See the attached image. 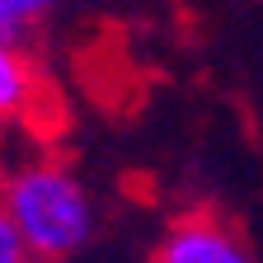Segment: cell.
Segmentation results:
<instances>
[{"mask_svg": "<svg viewBox=\"0 0 263 263\" xmlns=\"http://www.w3.org/2000/svg\"><path fill=\"white\" fill-rule=\"evenodd\" d=\"M0 207L38 263H71L99 235V202L89 183L52 155L10 164L0 174Z\"/></svg>", "mask_w": 263, "mask_h": 263, "instance_id": "cell-1", "label": "cell"}, {"mask_svg": "<svg viewBox=\"0 0 263 263\" xmlns=\"http://www.w3.org/2000/svg\"><path fill=\"white\" fill-rule=\"evenodd\" d=\"M151 263H258V258L230 226L212 216H188L164 230Z\"/></svg>", "mask_w": 263, "mask_h": 263, "instance_id": "cell-2", "label": "cell"}, {"mask_svg": "<svg viewBox=\"0 0 263 263\" xmlns=\"http://www.w3.org/2000/svg\"><path fill=\"white\" fill-rule=\"evenodd\" d=\"M38 99V71L24 57V43L0 38V122H14Z\"/></svg>", "mask_w": 263, "mask_h": 263, "instance_id": "cell-3", "label": "cell"}, {"mask_svg": "<svg viewBox=\"0 0 263 263\" xmlns=\"http://www.w3.org/2000/svg\"><path fill=\"white\" fill-rule=\"evenodd\" d=\"M61 0H0V38L10 43H28L52 14Z\"/></svg>", "mask_w": 263, "mask_h": 263, "instance_id": "cell-4", "label": "cell"}, {"mask_svg": "<svg viewBox=\"0 0 263 263\" xmlns=\"http://www.w3.org/2000/svg\"><path fill=\"white\" fill-rule=\"evenodd\" d=\"M24 258H28V249H24V240H19L10 212L0 207V263H24Z\"/></svg>", "mask_w": 263, "mask_h": 263, "instance_id": "cell-5", "label": "cell"}, {"mask_svg": "<svg viewBox=\"0 0 263 263\" xmlns=\"http://www.w3.org/2000/svg\"><path fill=\"white\" fill-rule=\"evenodd\" d=\"M24 263H38V258H24Z\"/></svg>", "mask_w": 263, "mask_h": 263, "instance_id": "cell-6", "label": "cell"}]
</instances>
